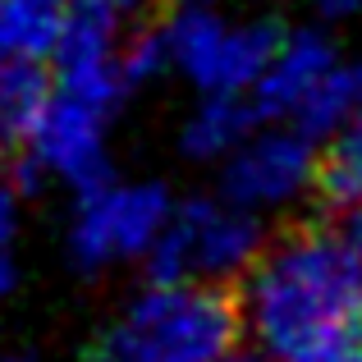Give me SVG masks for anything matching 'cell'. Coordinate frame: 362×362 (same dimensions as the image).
Returning a JSON list of instances; mask_svg holds the SVG:
<instances>
[{"mask_svg":"<svg viewBox=\"0 0 362 362\" xmlns=\"http://www.w3.org/2000/svg\"><path fill=\"white\" fill-rule=\"evenodd\" d=\"M239 284V326L266 362L362 358V252L344 230L284 234L257 252Z\"/></svg>","mask_w":362,"mask_h":362,"instance_id":"cell-1","label":"cell"},{"mask_svg":"<svg viewBox=\"0 0 362 362\" xmlns=\"http://www.w3.org/2000/svg\"><path fill=\"white\" fill-rule=\"evenodd\" d=\"M239 339V308L221 284L156 280L106 326L88 362H216Z\"/></svg>","mask_w":362,"mask_h":362,"instance_id":"cell-2","label":"cell"},{"mask_svg":"<svg viewBox=\"0 0 362 362\" xmlns=\"http://www.w3.org/2000/svg\"><path fill=\"white\" fill-rule=\"evenodd\" d=\"M266 247L262 216L243 211L230 197H193L170 206L151 252L142 257L156 280L184 284H239L257 252Z\"/></svg>","mask_w":362,"mask_h":362,"instance_id":"cell-3","label":"cell"},{"mask_svg":"<svg viewBox=\"0 0 362 362\" xmlns=\"http://www.w3.org/2000/svg\"><path fill=\"white\" fill-rule=\"evenodd\" d=\"M165 64L184 74L197 92H243L266 69L280 28L266 18H225L216 5H179L175 18L160 23Z\"/></svg>","mask_w":362,"mask_h":362,"instance_id":"cell-4","label":"cell"},{"mask_svg":"<svg viewBox=\"0 0 362 362\" xmlns=\"http://www.w3.org/2000/svg\"><path fill=\"white\" fill-rule=\"evenodd\" d=\"M170 193L142 179H97L78 188L69 216V257L83 271H106L119 262H142L170 216Z\"/></svg>","mask_w":362,"mask_h":362,"instance_id":"cell-5","label":"cell"},{"mask_svg":"<svg viewBox=\"0 0 362 362\" xmlns=\"http://www.w3.org/2000/svg\"><path fill=\"white\" fill-rule=\"evenodd\" d=\"M221 165V197L239 202L252 216H266L303 202L317 188L321 151L317 138H308L303 129L284 119H266V129H252Z\"/></svg>","mask_w":362,"mask_h":362,"instance_id":"cell-6","label":"cell"},{"mask_svg":"<svg viewBox=\"0 0 362 362\" xmlns=\"http://www.w3.org/2000/svg\"><path fill=\"white\" fill-rule=\"evenodd\" d=\"M119 14H110L97 0H78L69 5V18L60 28L51 60H55V78L51 88L64 97H78L88 106L115 115L129 97V78H124V60H119Z\"/></svg>","mask_w":362,"mask_h":362,"instance_id":"cell-7","label":"cell"},{"mask_svg":"<svg viewBox=\"0 0 362 362\" xmlns=\"http://www.w3.org/2000/svg\"><path fill=\"white\" fill-rule=\"evenodd\" d=\"M106 124L110 115L78 97H64V92L51 88V101L37 115L33 133L23 138L28 151V170L33 175H46L64 188H88L97 179L110 175L106 160Z\"/></svg>","mask_w":362,"mask_h":362,"instance_id":"cell-8","label":"cell"},{"mask_svg":"<svg viewBox=\"0 0 362 362\" xmlns=\"http://www.w3.org/2000/svg\"><path fill=\"white\" fill-rule=\"evenodd\" d=\"M335 64H339V46L330 42L321 28L280 33L266 69L257 74V83L247 88V101H252L257 119H284L289 124L298 115V106L321 88V78H326Z\"/></svg>","mask_w":362,"mask_h":362,"instance_id":"cell-9","label":"cell"},{"mask_svg":"<svg viewBox=\"0 0 362 362\" xmlns=\"http://www.w3.org/2000/svg\"><path fill=\"white\" fill-rule=\"evenodd\" d=\"M257 124L262 119H257L252 101L243 92H202V101L184 119L179 147L193 160H225Z\"/></svg>","mask_w":362,"mask_h":362,"instance_id":"cell-10","label":"cell"},{"mask_svg":"<svg viewBox=\"0 0 362 362\" xmlns=\"http://www.w3.org/2000/svg\"><path fill=\"white\" fill-rule=\"evenodd\" d=\"M74 0H0V60H51Z\"/></svg>","mask_w":362,"mask_h":362,"instance_id":"cell-11","label":"cell"},{"mask_svg":"<svg viewBox=\"0 0 362 362\" xmlns=\"http://www.w3.org/2000/svg\"><path fill=\"white\" fill-rule=\"evenodd\" d=\"M51 101L46 60H0V147H23Z\"/></svg>","mask_w":362,"mask_h":362,"instance_id":"cell-12","label":"cell"},{"mask_svg":"<svg viewBox=\"0 0 362 362\" xmlns=\"http://www.w3.org/2000/svg\"><path fill=\"white\" fill-rule=\"evenodd\" d=\"M358 101H362V60H344V55H339V64L321 78V88L303 101L298 115L289 124L303 129L308 138H317V142L335 138V133L344 129V119L358 110Z\"/></svg>","mask_w":362,"mask_h":362,"instance_id":"cell-13","label":"cell"},{"mask_svg":"<svg viewBox=\"0 0 362 362\" xmlns=\"http://www.w3.org/2000/svg\"><path fill=\"white\" fill-rule=\"evenodd\" d=\"M317 188H321V197H326L335 211L362 202V101H358L354 115L344 119V129L335 133L330 151L321 156Z\"/></svg>","mask_w":362,"mask_h":362,"instance_id":"cell-14","label":"cell"},{"mask_svg":"<svg viewBox=\"0 0 362 362\" xmlns=\"http://www.w3.org/2000/svg\"><path fill=\"white\" fill-rule=\"evenodd\" d=\"M14 234H18V202H14V184L0 175V298L14 289L18 280V262H14Z\"/></svg>","mask_w":362,"mask_h":362,"instance_id":"cell-15","label":"cell"},{"mask_svg":"<svg viewBox=\"0 0 362 362\" xmlns=\"http://www.w3.org/2000/svg\"><path fill=\"white\" fill-rule=\"evenodd\" d=\"M312 9H317L321 18H330V23H339V18H354L362 9V0H312Z\"/></svg>","mask_w":362,"mask_h":362,"instance_id":"cell-16","label":"cell"},{"mask_svg":"<svg viewBox=\"0 0 362 362\" xmlns=\"http://www.w3.org/2000/svg\"><path fill=\"white\" fill-rule=\"evenodd\" d=\"M97 5H106L110 14H119V18H124V14H138V9H142V5H151V0H97Z\"/></svg>","mask_w":362,"mask_h":362,"instance_id":"cell-17","label":"cell"},{"mask_svg":"<svg viewBox=\"0 0 362 362\" xmlns=\"http://www.w3.org/2000/svg\"><path fill=\"white\" fill-rule=\"evenodd\" d=\"M216 362H262V358H247V354H234V349H230V354L216 358Z\"/></svg>","mask_w":362,"mask_h":362,"instance_id":"cell-18","label":"cell"},{"mask_svg":"<svg viewBox=\"0 0 362 362\" xmlns=\"http://www.w3.org/2000/svg\"><path fill=\"white\" fill-rule=\"evenodd\" d=\"M179 5H221V0H179Z\"/></svg>","mask_w":362,"mask_h":362,"instance_id":"cell-19","label":"cell"},{"mask_svg":"<svg viewBox=\"0 0 362 362\" xmlns=\"http://www.w3.org/2000/svg\"><path fill=\"white\" fill-rule=\"evenodd\" d=\"M0 362H33L28 354H14V358H0Z\"/></svg>","mask_w":362,"mask_h":362,"instance_id":"cell-20","label":"cell"},{"mask_svg":"<svg viewBox=\"0 0 362 362\" xmlns=\"http://www.w3.org/2000/svg\"><path fill=\"white\" fill-rule=\"evenodd\" d=\"M358 362H362V358H358Z\"/></svg>","mask_w":362,"mask_h":362,"instance_id":"cell-21","label":"cell"}]
</instances>
